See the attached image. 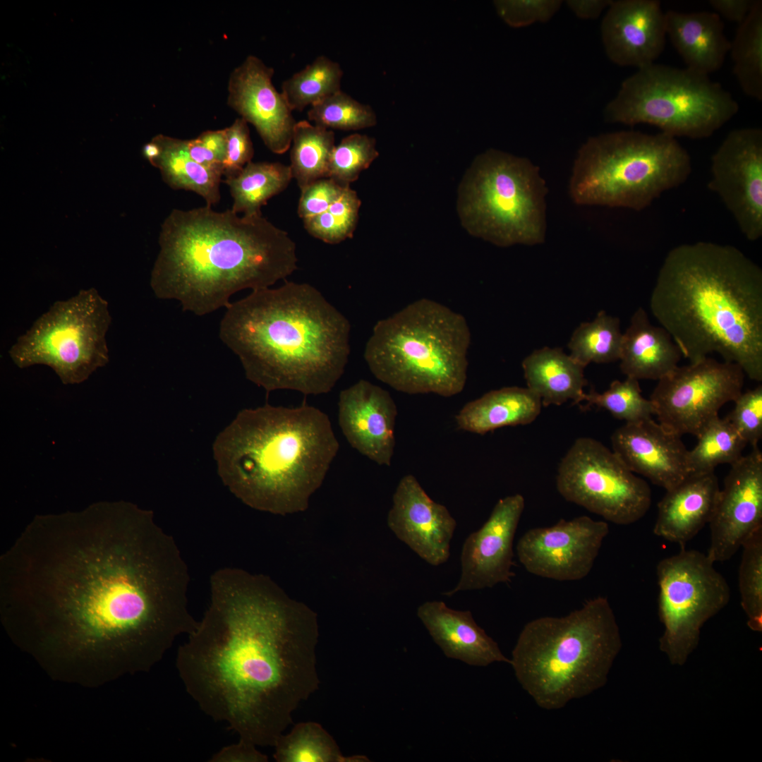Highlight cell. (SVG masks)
<instances>
[{
	"label": "cell",
	"instance_id": "1",
	"mask_svg": "<svg viewBox=\"0 0 762 762\" xmlns=\"http://www.w3.org/2000/svg\"><path fill=\"white\" fill-rule=\"evenodd\" d=\"M316 613L269 576L224 567L202 618L178 649L187 693L239 741L274 747L319 688Z\"/></svg>",
	"mask_w": 762,
	"mask_h": 762
},
{
	"label": "cell",
	"instance_id": "2",
	"mask_svg": "<svg viewBox=\"0 0 762 762\" xmlns=\"http://www.w3.org/2000/svg\"><path fill=\"white\" fill-rule=\"evenodd\" d=\"M654 318L690 363L713 353L762 380V270L731 245L674 247L650 298Z\"/></svg>",
	"mask_w": 762,
	"mask_h": 762
},
{
	"label": "cell",
	"instance_id": "3",
	"mask_svg": "<svg viewBox=\"0 0 762 762\" xmlns=\"http://www.w3.org/2000/svg\"><path fill=\"white\" fill-rule=\"evenodd\" d=\"M150 276L155 296L203 316L243 289L268 288L297 269L296 244L261 214L210 206L174 209L162 225Z\"/></svg>",
	"mask_w": 762,
	"mask_h": 762
},
{
	"label": "cell",
	"instance_id": "4",
	"mask_svg": "<svg viewBox=\"0 0 762 762\" xmlns=\"http://www.w3.org/2000/svg\"><path fill=\"white\" fill-rule=\"evenodd\" d=\"M349 320L315 287L286 282L253 290L231 303L221 320L222 341L246 378L269 392H330L350 354Z\"/></svg>",
	"mask_w": 762,
	"mask_h": 762
},
{
	"label": "cell",
	"instance_id": "5",
	"mask_svg": "<svg viewBox=\"0 0 762 762\" xmlns=\"http://www.w3.org/2000/svg\"><path fill=\"white\" fill-rule=\"evenodd\" d=\"M339 448L328 416L305 403L243 409L212 447L229 490L251 508L280 515L308 509Z\"/></svg>",
	"mask_w": 762,
	"mask_h": 762
},
{
	"label": "cell",
	"instance_id": "6",
	"mask_svg": "<svg viewBox=\"0 0 762 762\" xmlns=\"http://www.w3.org/2000/svg\"><path fill=\"white\" fill-rule=\"evenodd\" d=\"M622 646L611 605L598 596L565 616L526 623L509 664L536 703L555 710L605 686Z\"/></svg>",
	"mask_w": 762,
	"mask_h": 762
},
{
	"label": "cell",
	"instance_id": "7",
	"mask_svg": "<svg viewBox=\"0 0 762 762\" xmlns=\"http://www.w3.org/2000/svg\"><path fill=\"white\" fill-rule=\"evenodd\" d=\"M470 342L462 315L421 298L377 322L363 356L372 374L395 390L449 397L465 387Z\"/></svg>",
	"mask_w": 762,
	"mask_h": 762
},
{
	"label": "cell",
	"instance_id": "8",
	"mask_svg": "<svg viewBox=\"0 0 762 762\" xmlns=\"http://www.w3.org/2000/svg\"><path fill=\"white\" fill-rule=\"evenodd\" d=\"M689 154L676 138L620 131L590 137L579 149L569 183L577 205L642 210L691 173Z\"/></svg>",
	"mask_w": 762,
	"mask_h": 762
},
{
	"label": "cell",
	"instance_id": "9",
	"mask_svg": "<svg viewBox=\"0 0 762 762\" xmlns=\"http://www.w3.org/2000/svg\"><path fill=\"white\" fill-rule=\"evenodd\" d=\"M738 111L732 94L708 75L653 63L622 83L603 116L612 123L650 124L676 138L702 139Z\"/></svg>",
	"mask_w": 762,
	"mask_h": 762
},
{
	"label": "cell",
	"instance_id": "10",
	"mask_svg": "<svg viewBox=\"0 0 762 762\" xmlns=\"http://www.w3.org/2000/svg\"><path fill=\"white\" fill-rule=\"evenodd\" d=\"M548 190L530 159L489 150L476 158L462 187L463 223L472 234L498 246L542 243Z\"/></svg>",
	"mask_w": 762,
	"mask_h": 762
},
{
	"label": "cell",
	"instance_id": "11",
	"mask_svg": "<svg viewBox=\"0 0 762 762\" xmlns=\"http://www.w3.org/2000/svg\"><path fill=\"white\" fill-rule=\"evenodd\" d=\"M111 322L109 303L92 287L54 302L11 346L20 368L50 367L64 385L83 382L109 360L106 335Z\"/></svg>",
	"mask_w": 762,
	"mask_h": 762
},
{
	"label": "cell",
	"instance_id": "12",
	"mask_svg": "<svg viewBox=\"0 0 762 762\" xmlns=\"http://www.w3.org/2000/svg\"><path fill=\"white\" fill-rule=\"evenodd\" d=\"M707 554L682 550L657 565L660 650L682 666L698 646L704 624L729 603L730 588Z\"/></svg>",
	"mask_w": 762,
	"mask_h": 762
},
{
	"label": "cell",
	"instance_id": "13",
	"mask_svg": "<svg viewBox=\"0 0 762 762\" xmlns=\"http://www.w3.org/2000/svg\"><path fill=\"white\" fill-rule=\"evenodd\" d=\"M556 487L565 500L618 525L640 520L652 501L648 483L612 449L588 437L577 438L562 459Z\"/></svg>",
	"mask_w": 762,
	"mask_h": 762
},
{
	"label": "cell",
	"instance_id": "14",
	"mask_svg": "<svg viewBox=\"0 0 762 762\" xmlns=\"http://www.w3.org/2000/svg\"><path fill=\"white\" fill-rule=\"evenodd\" d=\"M745 374L736 363L707 356L678 365L658 380L650 400L658 422L679 435L697 437L720 409L742 392Z\"/></svg>",
	"mask_w": 762,
	"mask_h": 762
},
{
	"label": "cell",
	"instance_id": "15",
	"mask_svg": "<svg viewBox=\"0 0 762 762\" xmlns=\"http://www.w3.org/2000/svg\"><path fill=\"white\" fill-rule=\"evenodd\" d=\"M709 188L751 241L762 236V130L729 132L713 155Z\"/></svg>",
	"mask_w": 762,
	"mask_h": 762
},
{
	"label": "cell",
	"instance_id": "16",
	"mask_svg": "<svg viewBox=\"0 0 762 762\" xmlns=\"http://www.w3.org/2000/svg\"><path fill=\"white\" fill-rule=\"evenodd\" d=\"M608 524L588 516L560 519L548 527L529 529L519 538L516 553L529 573L557 581H577L591 571Z\"/></svg>",
	"mask_w": 762,
	"mask_h": 762
},
{
	"label": "cell",
	"instance_id": "17",
	"mask_svg": "<svg viewBox=\"0 0 762 762\" xmlns=\"http://www.w3.org/2000/svg\"><path fill=\"white\" fill-rule=\"evenodd\" d=\"M708 524L707 555L713 562L729 560L762 528V453L758 446L730 465Z\"/></svg>",
	"mask_w": 762,
	"mask_h": 762
},
{
	"label": "cell",
	"instance_id": "18",
	"mask_svg": "<svg viewBox=\"0 0 762 762\" xmlns=\"http://www.w3.org/2000/svg\"><path fill=\"white\" fill-rule=\"evenodd\" d=\"M525 500L521 494L500 499L484 523L465 540L461 552V576L456 586L443 593L492 588L511 582L514 574L513 542Z\"/></svg>",
	"mask_w": 762,
	"mask_h": 762
},
{
	"label": "cell",
	"instance_id": "19",
	"mask_svg": "<svg viewBox=\"0 0 762 762\" xmlns=\"http://www.w3.org/2000/svg\"><path fill=\"white\" fill-rule=\"evenodd\" d=\"M274 72L260 58L248 56L231 73L228 104L255 128L270 151L283 154L291 147L296 121L272 84Z\"/></svg>",
	"mask_w": 762,
	"mask_h": 762
},
{
	"label": "cell",
	"instance_id": "20",
	"mask_svg": "<svg viewBox=\"0 0 762 762\" xmlns=\"http://www.w3.org/2000/svg\"><path fill=\"white\" fill-rule=\"evenodd\" d=\"M395 536L433 566L445 563L456 521L447 508L433 501L411 474L399 480L387 515Z\"/></svg>",
	"mask_w": 762,
	"mask_h": 762
},
{
	"label": "cell",
	"instance_id": "21",
	"mask_svg": "<svg viewBox=\"0 0 762 762\" xmlns=\"http://www.w3.org/2000/svg\"><path fill=\"white\" fill-rule=\"evenodd\" d=\"M608 59L637 69L655 63L665 49V16L657 0L612 1L600 24Z\"/></svg>",
	"mask_w": 762,
	"mask_h": 762
},
{
	"label": "cell",
	"instance_id": "22",
	"mask_svg": "<svg viewBox=\"0 0 762 762\" xmlns=\"http://www.w3.org/2000/svg\"><path fill=\"white\" fill-rule=\"evenodd\" d=\"M397 409L390 394L360 380L341 390L338 421L350 445L376 464L389 466L395 447Z\"/></svg>",
	"mask_w": 762,
	"mask_h": 762
},
{
	"label": "cell",
	"instance_id": "23",
	"mask_svg": "<svg viewBox=\"0 0 762 762\" xmlns=\"http://www.w3.org/2000/svg\"><path fill=\"white\" fill-rule=\"evenodd\" d=\"M681 437L650 418L617 428L612 449L632 472L667 490L689 475Z\"/></svg>",
	"mask_w": 762,
	"mask_h": 762
},
{
	"label": "cell",
	"instance_id": "24",
	"mask_svg": "<svg viewBox=\"0 0 762 762\" xmlns=\"http://www.w3.org/2000/svg\"><path fill=\"white\" fill-rule=\"evenodd\" d=\"M417 616L446 657L478 667L510 663L469 610H456L442 601L433 600L421 604Z\"/></svg>",
	"mask_w": 762,
	"mask_h": 762
},
{
	"label": "cell",
	"instance_id": "25",
	"mask_svg": "<svg viewBox=\"0 0 762 762\" xmlns=\"http://www.w3.org/2000/svg\"><path fill=\"white\" fill-rule=\"evenodd\" d=\"M719 491L715 471L689 474L659 502L654 534L684 548L709 524Z\"/></svg>",
	"mask_w": 762,
	"mask_h": 762
},
{
	"label": "cell",
	"instance_id": "26",
	"mask_svg": "<svg viewBox=\"0 0 762 762\" xmlns=\"http://www.w3.org/2000/svg\"><path fill=\"white\" fill-rule=\"evenodd\" d=\"M665 16L666 34L687 68L708 75L722 67L731 42L716 13L669 10Z\"/></svg>",
	"mask_w": 762,
	"mask_h": 762
},
{
	"label": "cell",
	"instance_id": "27",
	"mask_svg": "<svg viewBox=\"0 0 762 762\" xmlns=\"http://www.w3.org/2000/svg\"><path fill=\"white\" fill-rule=\"evenodd\" d=\"M681 351L668 332L650 322L639 307L623 333L619 367L627 377L659 380L678 365Z\"/></svg>",
	"mask_w": 762,
	"mask_h": 762
},
{
	"label": "cell",
	"instance_id": "28",
	"mask_svg": "<svg viewBox=\"0 0 762 762\" xmlns=\"http://www.w3.org/2000/svg\"><path fill=\"white\" fill-rule=\"evenodd\" d=\"M542 406L540 399L528 388L506 387L468 402L455 421L460 430L484 435L502 427L530 424Z\"/></svg>",
	"mask_w": 762,
	"mask_h": 762
},
{
	"label": "cell",
	"instance_id": "29",
	"mask_svg": "<svg viewBox=\"0 0 762 762\" xmlns=\"http://www.w3.org/2000/svg\"><path fill=\"white\" fill-rule=\"evenodd\" d=\"M522 368L527 388L540 399L543 406L583 401L587 385L584 368L562 349L535 350L524 359Z\"/></svg>",
	"mask_w": 762,
	"mask_h": 762
},
{
	"label": "cell",
	"instance_id": "30",
	"mask_svg": "<svg viewBox=\"0 0 762 762\" xmlns=\"http://www.w3.org/2000/svg\"><path fill=\"white\" fill-rule=\"evenodd\" d=\"M153 140L161 148V154L153 166L159 169L164 181L171 188L196 193L207 206L219 201L222 174L192 159L186 149V140L162 134Z\"/></svg>",
	"mask_w": 762,
	"mask_h": 762
},
{
	"label": "cell",
	"instance_id": "31",
	"mask_svg": "<svg viewBox=\"0 0 762 762\" xmlns=\"http://www.w3.org/2000/svg\"><path fill=\"white\" fill-rule=\"evenodd\" d=\"M291 179L289 166L251 161L237 175L224 181L233 198L231 210L247 216L261 214V207L283 191Z\"/></svg>",
	"mask_w": 762,
	"mask_h": 762
},
{
	"label": "cell",
	"instance_id": "32",
	"mask_svg": "<svg viewBox=\"0 0 762 762\" xmlns=\"http://www.w3.org/2000/svg\"><path fill=\"white\" fill-rule=\"evenodd\" d=\"M290 152L292 178L302 190L313 182L327 178L328 164L335 147L334 133L309 121L295 123Z\"/></svg>",
	"mask_w": 762,
	"mask_h": 762
},
{
	"label": "cell",
	"instance_id": "33",
	"mask_svg": "<svg viewBox=\"0 0 762 762\" xmlns=\"http://www.w3.org/2000/svg\"><path fill=\"white\" fill-rule=\"evenodd\" d=\"M277 762H365V756H344L332 736L315 722L296 724L274 745Z\"/></svg>",
	"mask_w": 762,
	"mask_h": 762
},
{
	"label": "cell",
	"instance_id": "34",
	"mask_svg": "<svg viewBox=\"0 0 762 762\" xmlns=\"http://www.w3.org/2000/svg\"><path fill=\"white\" fill-rule=\"evenodd\" d=\"M733 73L742 91L762 100V1L756 0L744 20L738 25L730 49Z\"/></svg>",
	"mask_w": 762,
	"mask_h": 762
},
{
	"label": "cell",
	"instance_id": "35",
	"mask_svg": "<svg viewBox=\"0 0 762 762\" xmlns=\"http://www.w3.org/2000/svg\"><path fill=\"white\" fill-rule=\"evenodd\" d=\"M622 339L619 318L601 310L593 321L581 323L574 331L568 344L569 356L583 368L591 363L619 361Z\"/></svg>",
	"mask_w": 762,
	"mask_h": 762
},
{
	"label": "cell",
	"instance_id": "36",
	"mask_svg": "<svg viewBox=\"0 0 762 762\" xmlns=\"http://www.w3.org/2000/svg\"><path fill=\"white\" fill-rule=\"evenodd\" d=\"M343 75L338 62L320 55L284 80L281 93L292 111H301L341 90Z\"/></svg>",
	"mask_w": 762,
	"mask_h": 762
},
{
	"label": "cell",
	"instance_id": "37",
	"mask_svg": "<svg viewBox=\"0 0 762 762\" xmlns=\"http://www.w3.org/2000/svg\"><path fill=\"white\" fill-rule=\"evenodd\" d=\"M696 437L697 444L687 456L689 474L714 472L718 465H731L743 456L747 445L727 417L712 421Z\"/></svg>",
	"mask_w": 762,
	"mask_h": 762
},
{
	"label": "cell",
	"instance_id": "38",
	"mask_svg": "<svg viewBox=\"0 0 762 762\" xmlns=\"http://www.w3.org/2000/svg\"><path fill=\"white\" fill-rule=\"evenodd\" d=\"M639 381L631 377L623 381L614 380L603 393L591 389L585 394L583 401L586 402L585 406L603 409L625 423L652 418L655 414L653 402L643 397Z\"/></svg>",
	"mask_w": 762,
	"mask_h": 762
},
{
	"label": "cell",
	"instance_id": "39",
	"mask_svg": "<svg viewBox=\"0 0 762 762\" xmlns=\"http://www.w3.org/2000/svg\"><path fill=\"white\" fill-rule=\"evenodd\" d=\"M739 569L741 606L747 617L749 627L762 631V528L754 532L742 545Z\"/></svg>",
	"mask_w": 762,
	"mask_h": 762
},
{
	"label": "cell",
	"instance_id": "40",
	"mask_svg": "<svg viewBox=\"0 0 762 762\" xmlns=\"http://www.w3.org/2000/svg\"><path fill=\"white\" fill-rule=\"evenodd\" d=\"M307 116L315 125L329 130L356 131L377 123L376 114L370 106L359 102L341 90L312 105Z\"/></svg>",
	"mask_w": 762,
	"mask_h": 762
},
{
	"label": "cell",
	"instance_id": "41",
	"mask_svg": "<svg viewBox=\"0 0 762 762\" xmlns=\"http://www.w3.org/2000/svg\"><path fill=\"white\" fill-rule=\"evenodd\" d=\"M361 204L356 192L348 187L324 212L303 221L304 226L315 238L339 243L353 236Z\"/></svg>",
	"mask_w": 762,
	"mask_h": 762
},
{
	"label": "cell",
	"instance_id": "42",
	"mask_svg": "<svg viewBox=\"0 0 762 762\" xmlns=\"http://www.w3.org/2000/svg\"><path fill=\"white\" fill-rule=\"evenodd\" d=\"M378 155L373 138L359 133L349 135L334 147L328 164L327 178L343 187H349Z\"/></svg>",
	"mask_w": 762,
	"mask_h": 762
},
{
	"label": "cell",
	"instance_id": "43",
	"mask_svg": "<svg viewBox=\"0 0 762 762\" xmlns=\"http://www.w3.org/2000/svg\"><path fill=\"white\" fill-rule=\"evenodd\" d=\"M726 416L746 445L757 447L762 437V385L742 392Z\"/></svg>",
	"mask_w": 762,
	"mask_h": 762
},
{
	"label": "cell",
	"instance_id": "44",
	"mask_svg": "<svg viewBox=\"0 0 762 762\" xmlns=\"http://www.w3.org/2000/svg\"><path fill=\"white\" fill-rule=\"evenodd\" d=\"M560 0H501L494 5L499 16L509 26L523 28L547 23L559 11Z\"/></svg>",
	"mask_w": 762,
	"mask_h": 762
},
{
	"label": "cell",
	"instance_id": "45",
	"mask_svg": "<svg viewBox=\"0 0 762 762\" xmlns=\"http://www.w3.org/2000/svg\"><path fill=\"white\" fill-rule=\"evenodd\" d=\"M224 129L226 154L223 164V175L229 178L237 175L251 162L254 150L248 123L243 119H236L229 127Z\"/></svg>",
	"mask_w": 762,
	"mask_h": 762
},
{
	"label": "cell",
	"instance_id": "46",
	"mask_svg": "<svg viewBox=\"0 0 762 762\" xmlns=\"http://www.w3.org/2000/svg\"><path fill=\"white\" fill-rule=\"evenodd\" d=\"M346 188L329 178L319 179L308 185L301 190L298 206L299 217L305 221L324 212Z\"/></svg>",
	"mask_w": 762,
	"mask_h": 762
},
{
	"label": "cell",
	"instance_id": "47",
	"mask_svg": "<svg viewBox=\"0 0 762 762\" xmlns=\"http://www.w3.org/2000/svg\"><path fill=\"white\" fill-rule=\"evenodd\" d=\"M257 746L238 740V742L225 746L214 754L213 762H266L268 758L259 751Z\"/></svg>",
	"mask_w": 762,
	"mask_h": 762
},
{
	"label": "cell",
	"instance_id": "48",
	"mask_svg": "<svg viewBox=\"0 0 762 762\" xmlns=\"http://www.w3.org/2000/svg\"><path fill=\"white\" fill-rule=\"evenodd\" d=\"M756 0H710L708 4L717 12L727 20L742 23L751 11Z\"/></svg>",
	"mask_w": 762,
	"mask_h": 762
},
{
	"label": "cell",
	"instance_id": "49",
	"mask_svg": "<svg viewBox=\"0 0 762 762\" xmlns=\"http://www.w3.org/2000/svg\"><path fill=\"white\" fill-rule=\"evenodd\" d=\"M612 0H567L565 4L579 18L593 20L598 18L605 11Z\"/></svg>",
	"mask_w": 762,
	"mask_h": 762
},
{
	"label": "cell",
	"instance_id": "50",
	"mask_svg": "<svg viewBox=\"0 0 762 762\" xmlns=\"http://www.w3.org/2000/svg\"><path fill=\"white\" fill-rule=\"evenodd\" d=\"M197 138L205 147L214 153L224 164L226 154L225 129L207 131L202 133Z\"/></svg>",
	"mask_w": 762,
	"mask_h": 762
},
{
	"label": "cell",
	"instance_id": "51",
	"mask_svg": "<svg viewBox=\"0 0 762 762\" xmlns=\"http://www.w3.org/2000/svg\"><path fill=\"white\" fill-rule=\"evenodd\" d=\"M143 153L144 157L153 165L161 154V148L159 144L152 139L151 142L144 145Z\"/></svg>",
	"mask_w": 762,
	"mask_h": 762
}]
</instances>
